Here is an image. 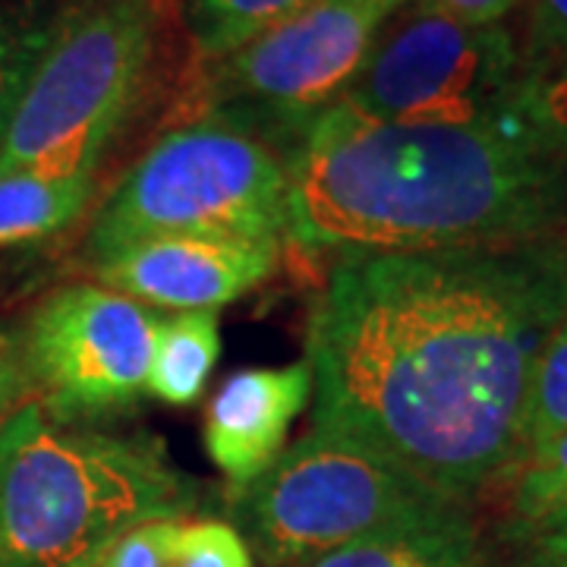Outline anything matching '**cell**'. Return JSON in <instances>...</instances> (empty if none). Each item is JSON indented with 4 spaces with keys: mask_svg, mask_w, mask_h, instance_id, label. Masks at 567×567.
I'll return each instance as SVG.
<instances>
[{
    "mask_svg": "<svg viewBox=\"0 0 567 567\" xmlns=\"http://www.w3.org/2000/svg\"><path fill=\"white\" fill-rule=\"evenodd\" d=\"M287 240V162L218 117H186L123 174L99 205L85 256L152 237Z\"/></svg>",
    "mask_w": 567,
    "mask_h": 567,
    "instance_id": "5",
    "label": "cell"
},
{
    "mask_svg": "<svg viewBox=\"0 0 567 567\" xmlns=\"http://www.w3.org/2000/svg\"><path fill=\"white\" fill-rule=\"evenodd\" d=\"M48 35L51 22L32 13L0 10V142L17 114V104L48 44Z\"/></svg>",
    "mask_w": 567,
    "mask_h": 567,
    "instance_id": "18",
    "label": "cell"
},
{
    "mask_svg": "<svg viewBox=\"0 0 567 567\" xmlns=\"http://www.w3.org/2000/svg\"><path fill=\"white\" fill-rule=\"evenodd\" d=\"M561 432H567V306L561 319L548 331L529 375L517 457H524L527 451Z\"/></svg>",
    "mask_w": 567,
    "mask_h": 567,
    "instance_id": "17",
    "label": "cell"
},
{
    "mask_svg": "<svg viewBox=\"0 0 567 567\" xmlns=\"http://www.w3.org/2000/svg\"><path fill=\"white\" fill-rule=\"evenodd\" d=\"M561 58H567V0H529L527 70Z\"/></svg>",
    "mask_w": 567,
    "mask_h": 567,
    "instance_id": "22",
    "label": "cell"
},
{
    "mask_svg": "<svg viewBox=\"0 0 567 567\" xmlns=\"http://www.w3.org/2000/svg\"><path fill=\"white\" fill-rule=\"evenodd\" d=\"M309 567H492L470 511L454 517L369 536L328 551Z\"/></svg>",
    "mask_w": 567,
    "mask_h": 567,
    "instance_id": "12",
    "label": "cell"
},
{
    "mask_svg": "<svg viewBox=\"0 0 567 567\" xmlns=\"http://www.w3.org/2000/svg\"><path fill=\"white\" fill-rule=\"evenodd\" d=\"M221 357L218 312H174L162 316L145 391L171 406H189L203 398Z\"/></svg>",
    "mask_w": 567,
    "mask_h": 567,
    "instance_id": "14",
    "label": "cell"
},
{
    "mask_svg": "<svg viewBox=\"0 0 567 567\" xmlns=\"http://www.w3.org/2000/svg\"><path fill=\"white\" fill-rule=\"evenodd\" d=\"M567 237V167L529 117L375 123L328 107L287 158V240L413 252Z\"/></svg>",
    "mask_w": 567,
    "mask_h": 567,
    "instance_id": "2",
    "label": "cell"
},
{
    "mask_svg": "<svg viewBox=\"0 0 567 567\" xmlns=\"http://www.w3.org/2000/svg\"><path fill=\"white\" fill-rule=\"evenodd\" d=\"M338 104L404 126L511 121L527 104V63L502 22L473 25L406 0L379 25Z\"/></svg>",
    "mask_w": 567,
    "mask_h": 567,
    "instance_id": "7",
    "label": "cell"
},
{
    "mask_svg": "<svg viewBox=\"0 0 567 567\" xmlns=\"http://www.w3.org/2000/svg\"><path fill=\"white\" fill-rule=\"evenodd\" d=\"M527 111L567 167V58L527 70Z\"/></svg>",
    "mask_w": 567,
    "mask_h": 567,
    "instance_id": "20",
    "label": "cell"
},
{
    "mask_svg": "<svg viewBox=\"0 0 567 567\" xmlns=\"http://www.w3.org/2000/svg\"><path fill=\"white\" fill-rule=\"evenodd\" d=\"M350 3H360V7H369V10H379V13H394L401 3H406V0H350Z\"/></svg>",
    "mask_w": 567,
    "mask_h": 567,
    "instance_id": "26",
    "label": "cell"
},
{
    "mask_svg": "<svg viewBox=\"0 0 567 567\" xmlns=\"http://www.w3.org/2000/svg\"><path fill=\"white\" fill-rule=\"evenodd\" d=\"M507 483L511 533L527 529L567 507V432L527 451L502 473Z\"/></svg>",
    "mask_w": 567,
    "mask_h": 567,
    "instance_id": "16",
    "label": "cell"
},
{
    "mask_svg": "<svg viewBox=\"0 0 567 567\" xmlns=\"http://www.w3.org/2000/svg\"><path fill=\"white\" fill-rule=\"evenodd\" d=\"M567 306V237L341 252L309 309L312 429L470 505L517 461L529 375Z\"/></svg>",
    "mask_w": 567,
    "mask_h": 567,
    "instance_id": "1",
    "label": "cell"
},
{
    "mask_svg": "<svg viewBox=\"0 0 567 567\" xmlns=\"http://www.w3.org/2000/svg\"><path fill=\"white\" fill-rule=\"evenodd\" d=\"M164 0H70L0 142V174H99L158 51Z\"/></svg>",
    "mask_w": 567,
    "mask_h": 567,
    "instance_id": "4",
    "label": "cell"
},
{
    "mask_svg": "<svg viewBox=\"0 0 567 567\" xmlns=\"http://www.w3.org/2000/svg\"><path fill=\"white\" fill-rule=\"evenodd\" d=\"M312 0H186V29L203 63L227 58Z\"/></svg>",
    "mask_w": 567,
    "mask_h": 567,
    "instance_id": "15",
    "label": "cell"
},
{
    "mask_svg": "<svg viewBox=\"0 0 567 567\" xmlns=\"http://www.w3.org/2000/svg\"><path fill=\"white\" fill-rule=\"evenodd\" d=\"M181 524L183 517L148 520V524L133 527L107 548L99 567H174V546H177Z\"/></svg>",
    "mask_w": 567,
    "mask_h": 567,
    "instance_id": "21",
    "label": "cell"
},
{
    "mask_svg": "<svg viewBox=\"0 0 567 567\" xmlns=\"http://www.w3.org/2000/svg\"><path fill=\"white\" fill-rule=\"evenodd\" d=\"M193 502L189 476L145 432L58 423L35 401L0 425V567H99L123 533Z\"/></svg>",
    "mask_w": 567,
    "mask_h": 567,
    "instance_id": "3",
    "label": "cell"
},
{
    "mask_svg": "<svg viewBox=\"0 0 567 567\" xmlns=\"http://www.w3.org/2000/svg\"><path fill=\"white\" fill-rule=\"evenodd\" d=\"M162 316L102 284L48 293L20 338L35 404L58 423H89L148 394V363Z\"/></svg>",
    "mask_w": 567,
    "mask_h": 567,
    "instance_id": "9",
    "label": "cell"
},
{
    "mask_svg": "<svg viewBox=\"0 0 567 567\" xmlns=\"http://www.w3.org/2000/svg\"><path fill=\"white\" fill-rule=\"evenodd\" d=\"M385 13L350 0H312L227 58L203 63L189 117L237 123L284 162L309 126L344 99Z\"/></svg>",
    "mask_w": 567,
    "mask_h": 567,
    "instance_id": "8",
    "label": "cell"
},
{
    "mask_svg": "<svg viewBox=\"0 0 567 567\" xmlns=\"http://www.w3.org/2000/svg\"><path fill=\"white\" fill-rule=\"evenodd\" d=\"M312 401L309 363L256 365L224 379L205 413V451L234 488L278 461L290 425Z\"/></svg>",
    "mask_w": 567,
    "mask_h": 567,
    "instance_id": "11",
    "label": "cell"
},
{
    "mask_svg": "<svg viewBox=\"0 0 567 567\" xmlns=\"http://www.w3.org/2000/svg\"><path fill=\"white\" fill-rule=\"evenodd\" d=\"M514 536L524 546L527 567H567V507Z\"/></svg>",
    "mask_w": 567,
    "mask_h": 567,
    "instance_id": "23",
    "label": "cell"
},
{
    "mask_svg": "<svg viewBox=\"0 0 567 567\" xmlns=\"http://www.w3.org/2000/svg\"><path fill=\"white\" fill-rule=\"evenodd\" d=\"M425 7H435L454 20L473 22V25H495L502 22L524 0H420Z\"/></svg>",
    "mask_w": 567,
    "mask_h": 567,
    "instance_id": "25",
    "label": "cell"
},
{
    "mask_svg": "<svg viewBox=\"0 0 567 567\" xmlns=\"http://www.w3.org/2000/svg\"><path fill=\"white\" fill-rule=\"evenodd\" d=\"M281 240L152 237L92 262L95 281L148 309L218 312L265 284L281 262Z\"/></svg>",
    "mask_w": 567,
    "mask_h": 567,
    "instance_id": "10",
    "label": "cell"
},
{
    "mask_svg": "<svg viewBox=\"0 0 567 567\" xmlns=\"http://www.w3.org/2000/svg\"><path fill=\"white\" fill-rule=\"evenodd\" d=\"M99 174L10 171L0 174V249L61 234L95 196Z\"/></svg>",
    "mask_w": 567,
    "mask_h": 567,
    "instance_id": "13",
    "label": "cell"
},
{
    "mask_svg": "<svg viewBox=\"0 0 567 567\" xmlns=\"http://www.w3.org/2000/svg\"><path fill=\"white\" fill-rule=\"evenodd\" d=\"M234 492V527L271 567L312 565L350 543L435 524L470 507L328 429L284 447L259 480Z\"/></svg>",
    "mask_w": 567,
    "mask_h": 567,
    "instance_id": "6",
    "label": "cell"
},
{
    "mask_svg": "<svg viewBox=\"0 0 567 567\" xmlns=\"http://www.w3.org/2000/svg\"><path fill=\"white\" fill-rule=\"evenodd\" d=\"M174 567H256L240 529L224 520H183Z\"/></svg>",
    "mask_w": 567,
    "mask_h": 567,
    "instance_id": "19",
    "label": "cell"
},
{
    "mask_svg": "<svg viewBox=\"0 0 567 567\" xmlns=\"http://www.w3.org/2000/svg\"><path fill=\"white\" fill-rule=\"evenodd\" d=\"M29 394V379L22 365L20 341L0 331V425L7 423Z\"/></svg>",
    "mask_w": 567,
    "mask_h": 567,
    "instance_id": "24",
    "label": "cell"
}]
</instances>
